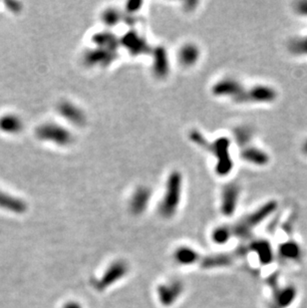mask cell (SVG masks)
<instances>
[{"label":"cell","mask_w":307,"mask_h":308,"mask_svg":"<svg viewBox=\"0 0 307 308\" xmlns=\"http://www.w3.org/2000/svg\"><path fill=\"white\" fill-rule=\"evenodd\" d=\"M243 159L247 162H252L256 165H265L268 162V156L265 152L259 150L258 148H247L243 153Z\"/></svg>","instance_id":"9c48e42d"},{"label":"cell","mask_w":307,"mask_h":308,"mask_svg":"<svg viewBox=\"0 0 307 308\" xmlns=\"http://www.w3.org/2000/svg\"><path fill=\"white\" fill-rule=\"evenodd\" d=\"M23 130L22 120L14 114H6L0 117V131L15 135Z\"/></svg>","instance_id":"5b68a950"},{"label":"cell","mask_w":307,"mask_h":308,"mask_svg":"<svg viewBox=\"0 0 307 308\" xmlns=\"http://www.w3.org/2000/svg\"><path fill=\"white\" fill-rule=\"evenodd\" d=\"M294 295H295V292L292 289V288H286L284 289L283 292L280 293V296H279V304L282 305V306H287L288 304H291L292 299L294 298Z\"/></svg>","instance_id":"2e32d148"},{"label":"cell","mask_w":307,"mask_h":308,"mask_svg":"<svg viewBox=\"0 0 307 308\" xmlns=\"http://www.w3.org/2000/svg\"><path fill=\"white\" fill-rule=\"evenodd\" d=\"M36 135L40 140L50 141L60 146L68 145L72 141V136L69 131L52 123H47L38 127V129L36 130Z\"/></svg>","instance_id":"7a4b0ae2"},{"label":"cell","mask_w":307,"mask_h":308,"mask_svg":"<svg viewBox=\"0 0 307 308\" xmlns=\"http://www.w3.org/2000/svg\"><path fill=\"white\" fill-rule=\"evenodd\" d=\"M281 255L290 260H295L299 256L298 245L293 243H287L281 246Z\"/></svg>","instance_id":"9a60e30c"},{"label":"cell","mask_w":307,"mask_h":308,"mask_svg":"<svg viewBox=\"0 0 307 308\" xmlns=\"http://www.w3.org/2000/svg\"><path fill=\"white\" fill-rule=\"evenodd\" d=\"M59 113L61 114L64 118H66L68 121L81 125L82 123L85 121L84 114L74 105L68 102H63L59 105Z\"/></svg>","instance_id":"ba28073f"},{"label":"cell","mask_w":307,"mask_h":308,"mask_svg":"<svg viewBox=\"0 0 307 308\" xmlns=\"http://www.w3.org/2000/svg\"><path fill=\"white\" fill-rule=\"evenodd\" d=\"M228 146H229V142L227 139H220L213 145V151L215 155L219 156L220 159L218 170L221 174L228 173L232 167V162L230 161L228 155Z\"/></svg>","instance_id":"277c9868"},{"label":"cell","mask_w":307,"mask_h":308,"mask_svg":"<svg viewBox=\"0 0 307 308\" xmlns=\"http://www.w3.org/2000/svg\"><path fill=\"white\" fill-rule=\"evenodd\" d=\"M243 87L239 82L234 80H226L219 83L214 87V93L219 95H232L233 97H242L243 91Z\"/></svg>","instance_id":"52a82bcc"},{"label":"cell","mask_w":307,"mask_h":308,"mask_svg":"<svg viewBox=\"0 0 307 308\" xmlns=\"http://www.w3.org/2000/svg\"><path fill=\"white\" fill-rule=\"evenodd\" d=\"M150 197V193L146 189H140L133 196L132 200V209L136 212L142 211L145 209Z\"/></svg>","instance_id":"8fae6325"},{"label":"cell","mask_w":307,"mask_h":308,"mask_svg":"<svg viewBox=\"0 0 307 308\" xmlns=\"http://www.w3.org/2000/svg\"><path fill=\"white\" fill-rule=\"evenodd\" d=\"M180 184L182 180L178 173H174L170 176L167 185V193L160 208L164 214L171 215L174 211H176L179 202Z\"/></svg>","instance_id":"6da1fadb"},{"label":"cell","mask_w":307,"mask_h":308,"mask_svg":"<svg viewBox=\"0 0 307 308\" xmlns=\"http://www.w3.org/2000/svg\"><path fill=\"white\" fill-rule=\"evenodd\" d=\"M290 50L296 55H307V36L293 39L290 44Z\"/></svg>","instance_id":"5bb4252c"},{"label":"cell","mask_w":307,"mask_h":308,"mask_svg":"<svg viewBox=\"0 0 307 308\" xmlns=\"http://www.w3.org/2000/svg\"><path fill=\"white\" fill-rule=\"evenodd\" d=\"M276 98L275 89L267 86H257L248 92H243L240 101L243 102H272Z\"/></svg>","instance_id":"3957f363"},{"label":"cell","mask_w":307,"mask_h":308,"mask_svg":"<svg viewBox=\"0 0 307 308\" xmlns=\"http://www.w3.org/2000/svg\"><path fill=\"white\" fill-rule=\"evenodd\" d=\"M198 58V50L194 45H186L179 51V61L183 65H193Z\"/></svg>","instance_id":"30bf717a"},{"label":"cell","mask_w":307,"mask_h":308,"mask_svg":"<svg viewBox=\"0 0 307 308\" xmlns=\"http://www.w3.org/2000/svg\"><path fill=\"white\" fill-rule=\"evenodd\" d=\"M239 194L240 190L236 185H230L225 189L223 195V210L226 214H229L236 210Z\"/></svg>","instance_id":"8992f818"},{"label":"cell","mask_w":307,"mask_h":308,"mask_svg":"<svg viewBox=\"0 0 307 308\" xmlns=\"http://www.w3.org/2000/svg\"><path fill=\"white\" fill-rule=\"evenodd\" d=\"M168 62L167 56L164 50H159L156 55V62H155V72L159 76H165L168 72Z\"/></svg>","instance_id":"4fadbf2b"},{"label":"cell","mask_w":307,"mask_h":308,"mask_svg":"<svg viewBox=\"0 0 307 308\" xmlns=\"http://www.w3.org/2000/svg\"><path fill=\"white\" fill-rule=\"evenodd\" d=\"M118 14L116 13V11H107L104 15V19L106 23H109V25H116L117 21H118Z\"/></svg>","instance_id":"e0dca14e"},{"label":"cell","mask_w":307,"mask_h":308,"mask_svg":"<svg viewBox=\"0 0 307 308\" xmlns=\"http://www.w3.org/2000/svg\"><path fill=\"white\" fill-rule=\"evenodd\" d=\"M0 207L14 211H21L24 210V204L10 195H6L0 191Z\"/></svg>","instance_id":"7c38bea8"},{"label":"cell","mask_w":307,"mask_h":308,"mask_svg":"<svg viewBox=\"0 0 307 308\" xmlns=\"http://www.w3.org/2000/svg\"><path fill=\"white\" fill-rule=\"evenodd\" d=\"M295 10L300 15L307 17V1H300V2H298L296 4V6H295Z\"/></svg>","instance_id":"ac0fdd59"},{"label":"cell","mask_w":307,"mask_h":308,"mask_svg":"<svg viewBox=\"0 0 307 308\" xmlns=\"http://www.w3.org/2000/svg\"><path fill=\"white\" fill-rule=\"evenodd\" d=\"M302 151H303V153L307 155V140L303 143V146H302Z\"/></svg>","instance_id":"d6986e66"}]
</instances>
